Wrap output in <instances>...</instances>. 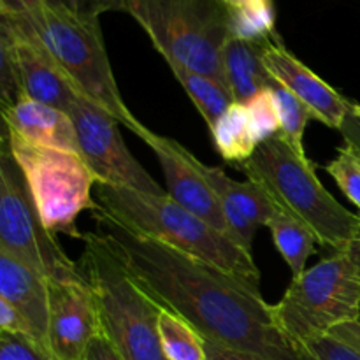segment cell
<instances>
[{
    "label": "cell",
    "instance_id": "cell-15",
    "mask_svg": "<svg viewBox=\"0 0 360 360\" xmlns=\"http://www.w3.org/2000/svg\"><path fill=\"white\" fill-rule=\"evenodd\" d=\"M193 164L213 188L231 229L232 241L252 255L257 231L266 227L278 207L255 181H234L220 167L202 164L197 157H193Z\"/></svg>",
    "mask_w": 360,
    "mask_h": 360
},
{
    "label": "cell",
    "instance_id": "cell-38",
    "mask_svg": "<svg viewBox=\"0 0 360 360\" xmlns=\"http://www.w3.org/2000/svg\"><path fill=\"white\" fill-rule=\"evenodd\" d=\"M354 112L357 116H360V104H354Z\"/></svg>",
    "mask_w": 360,
    "mask_h": 360
},
{
    "label": "cell",
    "instance_id": "cell-37",
    "mask_svg": "<svg viewBox=\"0 0 360 360\" xmlns=\"http://www.w3.org/2000/svg\"><path fill=\"white\" fill-rule=\"evenodd\" d=\"M345 252L348 253V257L352 259V262H354L355 267H357V273L360 278V234L350 243V245L347 246V248H345Z\"/></svg>",
    "mask_w": 360,
    "mask_h": 360
},
{
    "label": "cell",
    "instance_id": "cell-26",
    "mask_svg": "<svg viewBox=\"0 0 360 360\" xmlns=\"http://www.w3.org/2000/svg\"><path fill=\"white\" fill-rule=\"evenodd\" d=\"M327 172L334 178L341 192L360 211V153L348 144L338 150L336 158L327 164Z\"/></svg>",
    "mask_w": 360,
    "mask_h": 360
},
{
    "label": "cell",
    "instance_id": "cell-36",
    "mask_svg": "<svg viewBox=\"0 0 360 360\" xmlns=\"http://www.w3.org/2000/svg\"><path fill=\"white\" fill-rule=\"evenodd\" d=\"M340 132L343 136L345 144H348V146H352L360 153V116L352 111L343 122V125H341Z\"/></svg>",
    "mask_w": 360,
    "mask_h": 360
},
{
    "label": "cell",
    "instance_id": "cell-4",
    "mask_svg": "<svg viewBox=\"0 0 360 360\" xmlns=\"http://www.w3.org/2000/svg\"><path fill=\"white\" fill-rule=\"evenodd\" d=\"M81 271L97 295L102 334L123 360H167L158 319L164 306L130 274L98 232L84 234Z\"/></svg>",
    "mask_w": 360,
    "mask_h": 360
},
{
    "label": "cell",
    "instance_id": "cell-33",
    "mask_svg": "<svg viewBox=\"0 0 360 360\" xmlns=\"http://www.w3.org/2000/svg\"><path fill=\"white\" fill-rule=\"evenodd\" d=\"M329 336L343 341V343H347L348 347H352L360 354V322L341 323V326L334 327V329L330 330Z\"/></svg>",
    "mask_w": 360,
    "mask_h": 360
},
{
    "label": "cell",
    "instance_id": "cell-24",
    "mask_svg": "<svg viewBox=\"0 0 360 360\" xmlns=\"http://www.w3.org/2000/svg\"><path fill=\"white\" fill-rule=\"evenodd\" d=\"M278 118H280V137L301 157L308 158L304 151V130L313 115L309 109L285 88H274Z\"/></svg>",
    "mask_w": 360,
    "mask_h": 360
},
{
    "label": "cell",
    "instance_id": "cell-27",
    "mask_svg": "<svg viewBox=\"0 0 360 360\" xmlns=\"http://www.w3.org/2000/svg\"><path fill=\"white\" fill-rule=\"evenodd\" d=\"M0 98H2V111L13 108L18 101H21L16 60L9 39L2 34H0Z\"/></svg>",
    "mask_w": 360,
    "mask_h": 360
},
{
    "label": "cell",
    "instance_id": "cell-25",
    "mask_svg": "<svg viewBox=\"0 0 360 360\" xmlns=\"http://www.w3.org/2000/svg\"><path fill=\"white\" fill-rule=\"evenodd\" d=\"M274 88H266V90L259 91L245 104L248 109L253 136H255L259 146L280 134V118H278L276 101H274Z\"/></svg>",
    "mask_w": 360,
    "mask_h": 360
},
{
    "label": "cell",
    "instance_id": "cell-17",
    "mask_svg": "<svg viewBox=\"0 0 360 360\" xmlns=\"http://www.w3.org/2000/svg\"><path fill=\"white\" fill-rule=\"evenodd\" d=\"M2 118L6 129L27 143L81 155L76 127L69 112L62 109L21 98L13 108L4 109Z\"/></svg>",
    "mask_w": 360,
    "mask_h": 360
},
{
    "label": "cell",
    "instance_id": "cell-7",
    "mask_svg": "<svg viewBox=\"0 0 360 360\" xmlns=\"http://www.w3.org/2000/svg\"><path fill=\"white\" fill-rule=\"evenodd\" d=\"M359 311L360 278L345 250L294 278L281 301L273 306L280 329L302 347L341 323L357 322Z\"/></svg>",
    "mask_w": 360,
    "mask_h": 360
},
{
    "label": "cell",
    "instance_id": "cell-10",
    "mask_svg": "<svg viewBox=\"0 0 360 360\" xmlns=\"http://www.w3.org/2000/svg\"><path fill=\"white\" fill-rule=\"evenodd\" d=\"M69 115L76 127L81 157L97 183L125 186L151 195H169L130 153L120 132L122 123L115 116L84 95L72 102Z\"/></svg>",
    "mask_w": 360,
    "mask_h": 360
},
{
    "label": "cell",
    "instance_id": "cell-32",
    "mask_svg": "<svg viewBox=\"0 0 360 360\" xmlns=\"http://www.w3.org/2000/svg\"><path fill=\"white\" fill-rule=\"evenodd\" d=\"M46 6L44 0H0V14H9V16H34L41 13Z\"/></svg>",
    "mask_w": 360,
    "mask_h": 360
},
{
    "label": "cell",
    "instance_id": "cell-28",
    "mask_svg": "<svg viewBox=\"0 0 360 360\" xmlns=\"http://www.w3.org/2000/svg\"><path fill=\"white\" fill-rule=\"evenodd\" d=\"M0 360H56V357L30 338L0 333Z\"/></svg>",
    "mask_w": 360,
    "mask_h": 360
},
{
    "label": "cell",
    "instance_id": "cell-30",
    "mask_svg": "<svg viewBox=\"0 0 360 360\" xmlns=\"http://www.w3.org/2000/svg\"><path fill=\"white\" fill-rule=\"evenodd\" d=\"M316 360H360V354L333 336H322L304 345Z\"/></svg>",
    "mask_w": 360,
    "mask_h": 360
},
{
    "label": "cell",
    "instance_id": "cell-21",
    "mask_svg": "<svg viewBox=\"0 0 360 360\" xmlns=\"http://www.w3.org/2000/svg\"><path fill=\"white\" fill-rule=\"evenodd\" d=\"M169 69L172 70L174 77L190 97V101L195 104L197 111L200 112L210 129L227 111L229 105L234 104V97H232L227 84L220 83L210 76H204V74L193 72L185 67L169 65Z\"/></svg>",
    "mask_w": 360,
    "mask_h": 360
},
{
    "label": "cell",
    "instance_id": "cell-9",
    "mask_svg": "<svg viewBox=\"0 0 360 360\" xmlns=\"http://www.w3.org/2000/svg\"><path fill=\"white\" fill-rule=\"evenodd\" d=\"M0 252L9 253L48 281L84 278L81 267L67 257L55 234L39 218L23 174L6 143L0 160Z\"/></svg>",
    "mask_w": 360,
    "mask_h": 360
},
{
    "label": "cell",
    "instance_id": "cell-23",
    "mask_svg": "<svg viewBox=\"0 0 360 360\" xmlns=\"http://www.w3.org/2000/svg\"><path fill=\"white\" fill-rule=\"evenodd\" d=\"M232 13L234 35L245 39H273L274 11L271 0H224Z\"/></svg>",
    "mask_w": 360,
    "mask_h": 360
},
{
    "label": "cell",
    "instance_id": "cell-31",
    "mask_svg": "<svg viewBox=\"0 0 360 360\" xmlns=\"http://www.w3.org/2000/svg\"><path fill=\"white\" fill-rule=\"evenodd\" d=\"M0 333L18 334V336L30 338V340L35 341L32 327L28 326L25 316L21 315L13 304L4 301V299H0ZM35 343H37V341H35Z\"/></svg>",
    "mask_w": 360,
    "mask_h": 360
},
{
    "label": "cell",
    "instance_id": "cell-22",
    "mask_svg": "<svg viewBox=\"0 0 360 360\" xmlns=\"http://www.w3.org/2000/svg\"><path fill=\"white\" fill-rule=\"evenodd\" d=\"M162 350L167 360H207L204 338L199 330L169 308H162L158 319Z\"/></svg>",
    "mask_w": 360,
    "mask_h": 360
},
{
    "label": "cell",
    "instance_id": "cell-8",
    "mask_svg": "<svg viewBox=\"0 0 360 360\" xmlns=\"http://www.w3.org/2000/svg\"><path fill=\"white\" fill-rule=\"evenodd\" d=\"M9 132V130H7ZM4 143L27 183L35 211L51 234L83 239L76 220L81 211L94 210L97 178L79 153L35 146L16 134Z\"/></svg>",
    "mask_w": 360,
    "mask_h": 360
},
{
    "label": "cell",
    "instance_id": "cell-12",
    "mask_svg": "<svg viewBox=\"0 0 360 360\" xmlns=\"http://www.w3.org/2000/svg\"><path fill=\"white\" fill-rule=\"evenodd\" d=\"M102 334L97 295L86 278L49 281V350L56 360H86Z\"/></svg>",
    "mask_w": 360,
    "mask_h": 360
},
{
    "label": "cell",
    "instance_id": "cell-1",
    "mask_svg": "<svg viewBox=\"0 0 360 360\" xmlns=\"http://www.w3.org/2000/svg\"><path fill=\"white\" fill-rule=\"evenodd\" d=\"M91 213L97 232L130 274L155 301L188 320L204 340L260 360H316L280 329L260 288L136 234L101 211Z\"/></svg>",
    "mask_w": 360,
    "mask_h": 360
},
{
    "label": "cell",
    "instance_id": "cell-3",
    "mask_svg": "<svg viewBox=\"0 0 360 360\" xmlns=\"http://www.w3.org/2000/svg\"><path fill=\"white\" fill-rule=\"evenodd\" d=\"M238 169L262 186L281 213L309 229L320 245L340 252L360 234V217L330 195L316 165L295 153L280 134L260 144Z\"/></svg>",
    "mask_w": 360,
    "mask_h": 360
},
{
    "label": "cell",
    "instance_id": "cell-6",
    "mask_svg": "<svg viewBox=\"0 0 360 360\" xmlns=\"http://www.w3.org/2000/svg\"><path fill=\"white\" fill-rule=\"evenodd\" d=\"M25 23L51 53L81 95L115 116L122 125L136 132L143 123L130 112L112 74L102 39L101 21L84 20L60 7L46 4L41 13L25 16Z\"/></svg>",
    "mask_w": 360,
    "mask_h": 360
},
{
    "label": "cell",
    "instance_id": "cell-35",
    "mask_svg": "<svg viewBox=\"0 0 360 360\" xmlns=\"http://www.w3.org/2000/svg\"><path fill=\"white\" fill-rule=\"evenodd\" d=\"M204 347H206L207 360H260L257 357H252V355H246L241 354V352L221 347V345L213 343L210 340H204Z\"/></svg>",
    "mask_w": 360,
    "mask_h": 360
},
{
    "label": "cell",
    "instance_id": "cell-2",
    "mask_svg": "<svg viewBox=\"0 0 360 360\" xmlns=\"http://www.w3.org/2000/svg\"><path fill=\"white\" fill-rule=\"evenodd\" d=\"M94 195V210L116 224L259 288L260 271L253 257L169 195H151L104 183L95 185Z\"/></svg>",
    "mask_w": 360,
    "mask_h": 360
},
{
    "label": "cell",
    "instance_id": "cell-18",
    "mask_svg": "<svg viewBox=\"0 0 360 360\" xmlns=\"http://www.w3.org/2000/svg\"><path fill=\"white\" fill-rule=\"evenodd\" d=\"M273 39H245L232 35L224 48L225 79L234 102L246 104L259 91L278 86L264 63V51Z\"/></svg>",
    "mask_w": 360,
    "mask_h": 360
},
{
    "label": "cell",
    "instance_id": "cell-29",
    "mask_svg": "<svg viewBox=\"0 0 360 360\" xmlns=\"http://www.w3.org/2000/svg\"><path fill=\"white\" fill-rule=\"evenodd\" d=\"M49 7H60L84 20H98L108 11H123V0H44Z\"/></svg>",
    "mask_w": 360,
    "mask_h": 360
},
{
    "label": "cell",
    "instance_id": "cell-11",
    "mask_svg": "<svg viewBox=\"0 0 360 360\" xmlns=\"http://www.w3.org/2000/svg\"><path fill=\"white\" fill-rule=\"evenodd\" d=\"M0 34L9 39L13 48L21 98H30L69 112L72 102L81 95L79 90L56 63L51 53L39 42L23 18L0 14Z\"/></svg>",
    "mask_w": 360,
    "mask_h": 360
},
{
    "label": "cell",
    "instance_id": "cell-34",
    "mask_svg": "<svg viewBox=\"0 0 360 360\" xmlns=\"http://www.w3.org/2000/svg\"><path fill=\"white\" fill-rule=\"evenodd\" d=\"M86 360H123V359L120 357L118 352L115 350L111 341H109L104 334H101V336L95 338L94 343L90 345Z\"/></svg>",
    "mask_w": 360,
    "mask_h": 360
},
{
    "label": "cell",
    "instance_id": "cell-5",
    "mask_svg": "<svg viewBox=\"0 0 360 360\" xmlns=\"http://www.w3.org/2000/svg\"><path fill=\"white\" fill-rule=\"evenodd\" d=\"M129 13L167 62L227 84L224 48L234 35L224 0H123Z\"/></svg>",
    "mask_w": 360,
    "mask_h": 360
},
{
    "label": "cell",
    "instance_id": "cell-13",
    "mask_svg": "<svg viewBox=\"0 0 360 360\" xmlns=\"http://www.w3.org/2000/svg\"><path fill=\"white\" fill-rule=\"evenodd\" d=\"M134 134L139 136L157 157L162 172H164L165 183H167L169 197L181 204L190 213L202 218L218 232L232 239L231 229L225 220L220 202H218L213 188L197 171L195 164H193V155L178 141L158 136L146 125H141Z\"/></svg>",
    "mask_w": 360,
    "mask_h": 360
},
{
    "label": "cell",
    "instance_id": "cell-16",
    "mask_svg": "<svg viewBox=\"0 0 360 360\" xmlns=\"http://www.w3.org/2000/svg\"><path fill=\"white\" fill-rule=\"evenodd\" d=\"M0 299L25 316L35 341L49 350V281L9 253L0 252Z\"/></svg>",
    "mask_w": 360,
    "mask_h": 360
},
{
    "label": "cell",
    "instance_id": "cell-19",
    "mask_svg": "<svg viewBox=\"0 0 360 360\" xmlns=\"http://www.w3.org/2000/svg\"><path fill=\"white\" fill-rule=\"evenodd\" d=\"M210 132L214 148L221 155V158L236 162L238 165L252 158V155L259 148V143L253 136L252 123H250L248 109L239 102L229 105L227 111L217 120Z\"/></svg>",
    "mask_w": 360,
    "mask_h": 360
},
{
    "label": "cell",
    "instance_id": "cell-20",
    "mask_svg": "<svg viewBox=\"0 0 360 360\" xmlns=\"http://www.w3.org/2000/svg\"><path fill=\"white\" fill-rule=\"evenodd\" d=\"M266 227L271 231L276 250L290 267L292 276H301L308 259L315 253V243H319L315 234L280 210L269 218Z\"/></svg>",
    "mask_w": 360,
    "mask_h": 360
},
{
    "label": "cell",
    "instance_id": "cell-39",
    "mask_svg": "<svg viewBox=\"0 0 360 360\" xmlns=\"http://www.w3.org/2000/svg\"><path fill=\"white\" fill-rule=\"evenodd\" d=\"M357 322H360V311H359V320H357Z\"/></svg>",
    "mask_w": 360,
    "mask_h": 360
},
{
    "label": "cell",
    "instance_id": "cell-40",
    "mask_svg": "<svg viewBox=\"0 0 360 360\" xmlns=\"http://www.w3.org/2000/svg\"><path fill=\"white\" fill-rule=\"evenodd\" d=\"M350 148H352V146H350Z\"/></svg>",
    "mask_w": 360,
    "mask_h": 360
},
{
    "label": "cell",
    "instance_id": "cell-14",
    "mask_svg": "<svg viewBox=\"0 0 360 360\" xmlns=\"http://www.w3.org/2000/svg\"><path fill=\"white\" fill-rule=\"evenodd\" d=\"M264 63L278 86L297 97L309 109L313 120H319L329 129L340 130L347 116L354 111L350 101L295 58L281 42L271 41L266 46Z\"/></svg>",
    "mask_w": 360,
    "mask_h": 360
}]
</instances>
